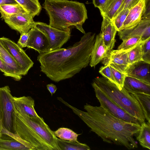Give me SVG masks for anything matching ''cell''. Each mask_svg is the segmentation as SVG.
Masks as SVG:
<instances>
[{"label":"cell","instance_id":"cell-1","mask_svg":"<svg viewBox=\"0 0 150 150\" xmlns=\"http://www.w3.org/2000/svg\"><path fill=\"white\" fill-rule=\"evenodd\" d=\"M59 100L70 108L104 142L123 146L129 149L137 148L134 137L138 135L141 124L118 119L100 106L86 103L84 106L85 112L70 105L62 98Z\"/></svg>","mask_w":150,"mask_h":150},{"label":"cell","instance_id":"cell-2","mask_svg":"<svg viewBox=\"0 0 150 150\" xmlns=\"http://www.w3.org/2000/svg\"><path fill=\"white\" fill-rule=\"evenodd\" d=\"M95 36L85 33L71 46L39 54L41 71L56 82L72 77L89 64Z\"/></svg>","mask_w":150,"mask_h":150},{"label":"cell","instance_id":"cell-3","mask_svg":"<svg viewBox=\"0 0 150 150\" xmlns=\"http://www.w3.org/2000/svg\"><path fill=\"white\" fill-rule=\"evenodd\" d=\"M42 6L51 26L65 31L75 28L85 33L83 25L88 16L84 3L69 0H45Z\"/></svg>","mask_w":150,"mask_h":150},{"label":"cell","instance_id":"cell-4","mask_svg":"<svg viewBox=\"0 0 150 150\" xmlns=\"http://www.w3.org/2000/svg\"><path fill=\"white\" fill-rule=\"evenodd\" d=\"M15 110V130L19 138L37 150H60L57 138L42 117H31Z\"/></svg>","mask_w":150,"mask_h":150},{"label":"cell","instance_id":"cell-5","mask_svg":"<svg viewBox=\"0 0 150 150\" xmlns=\"http://www.w3.org/2000/svg\"><path fill=\"white\" fill-rule=\"evenodd\" d=\"M93 81L110 99L137 119L141 124L145 122V118L141 105L132 93L123 87L120 90L116 85L103 77H96Z\"/></svg>","mask_w":150,"mask_h":150},{"label":"cell","instance_id":"cell-6","mask_svg":"<svg viewBox=\"0 0 150 150\" xmlns=\"http://www.w3.org/2000/svg\"><path fill=\"white\" fill-rule=\"evenodd\" d=\"M13 98L8 86L0 87V106L3 129L9 133L16 135Z\"/></svg>","mask_w":150,"mask_h":150},{"label":"cell","instance_id":"cell-7","mask_svg":"<svg viewBox=\"0 0 150 150\" xmlns=\"http://www.w3.org/2000/svg\"><path fill=\"white\" fill-rule=\"evenodd\" d=\"M35 26L43 33L48 40L49 45L47 52L61 48L70 38L71 31L61 30L44 23L35 22Z\"/></svg>","mask_w":150,"mask_h":150},{"label":"cell","instance_id":"cell-8","mask_svg":"<svg viewBox=\"0 0 150 150\" xmlns=\"http://www.w3.org/2000/svg\"><path fill=\"white\" fill-rule=\"evenodd\" d=\"M96 97L100 106L106 109L112 115L124 121L141 124L139 121L110 99L93 81L92 84Z\"/></svg>","mask_w":150,"mask_h":150},{"label":"cell","instance_id":"cell-9","mask_svg":"<svg viewBox=\"0 0 150 150\" xmlns=\"http://www.w3.org/2000/svg\"><path fill=\"white\" fill-rule=\"evenodd\" d=\"M0 43L20 66L23 76L27 74L34 63L22 48L10 39L4 37L0 38Z\"/></svg>","mask_w":150,"mask_h":150},{"label":"cell","instance_id":"cell-10","mask_svg":"<svg viewBox=\"0 0 150 150\" xmlns=\"http://www.w3.org/2000/svg\"><path fill=\"white\" fill-rule=\"evenodd\" d=\"M37 150L34 146L4 129L0 137V150Z\"/></svg>","mask_w":150,"mask_h":150},{"label":"cell","instance_id":"cell-11","mask_svg":"<svg viewBox=\"0 0 150 150\" xmlns=\"http://www.w3.org/2000/svg\"><path fill=\"white\" fill-rule=\"evenodd\" d=\"M4 21L12 29L18 31L21 34L27 33L35 26V23L33 17L27 12L13 16Z\"/></svg>","mask_w":150,"mask_h":150},{"label":"cell","instance_id":"cell-12","mask_svg":"<svg viewBox=\"0 0 150 150\" xmlns=\"http://www.w3.org/2000/svg\"><path fill=\"white\" fill-rule=\"evenodd\" d=\"M118 32L120 39L122 41L132 36H138L143 41L150 38V18H142L136 25Z\"/></svg>","mask_w":150,"mask_h":150},{"label":"cell","instance_id":"cell-13","mask_svg":"<svg viewBox=\"0 0 150 150\" xmlns=\"http://www.w3.org/2000/svg\"><path fill=\"white\" fill-rule=\"evenodd\" d=\"M102 61L104 65L111 64L117 70L125 73L130 65L127 52L118 50L110 51Z\"/></svg>","mask_w":150,"mask_h":150},{"label":"cell","instance_id":"cell-14","mask_svg":"<svg viewBox=\"0 0 150 150\" xmlns=\"http://www.w3.org/2000/svg\"><path fill=\"white\" fill-rule=\"evenodd\" d=\"M28 32L29 37L26 47L35 50L39 54L47 52L49 44L45 35L35 26Z\"/></svg>","mask_w":150,"mask_h":150},{"label":"cell","instance_id":"cell-15","mask_svg":"<svg viewBox=\"0 0 150 150\" xmlns=\"http://www.w3.org/2000/svg\"><path fill=\"white\" fill-rule=\"evenodd\" d=\"M150 64L141 61L130 65L125 73L127 76L150 84Z\"/></svg>","mask_w":150,"mask_h":150},{"label":"cell","instance_id":"cell-16","mask_svg":"<svg viewBox=\"0 0 150 150\" xmlns=\"http://www.w3.org/2000/svg\"><path fill=\"white\" fill-rule=\"evenodd\" d=\"M13 101L15 109L18 112L31 117H40L35 109V101L31 97H13Z\"/></svg>","mask_w":150,"mask_h":150},{"label":"cell","instance_id":"cell-17","mask_svg":"<svg viewBox=\"0 0 150 150\" xmlns=\"http://www.w3.org/2000/svg\"><path fill=\"white\" fill-rule=\"evenodd\" d=\"M103 18L100 33L108 53L115 46V37L117 31L110 20L105 17Z\"/></svg>","mask_w":150,"mask_h":150},{"label":"cell","instance_id":"cell-18","mask_svg":"<svg viewBox=\"0 0 150 150\" xmlns=\"http://www.w3.org/2000/svg\"><path fill=\"white\" fill-rule=\"evenodd\" d=\"M108 54L102 35L100 32L96 37L95 42L91 52L89 65L91 67L96 66L106 57Z\"/></svg>","mask_w":150,"mask_h":150},{"label":"cell","instance_id":"cell-19","mask_svg":"<svg viewBox=\"0 0 150 150\" xmlns=\"http://www.w3.org/2000/svg\"><path fill=\"white\" fill-rule=\"evenodd\" d=\"M145 8V0H142L137 5L130 10L121 30L132 28L136 25L141 20Z\"/></svg>","mask_w":150,"mask_h":150},{"label":"cell","instance_id":"cell-20","mask_svg":"<svg viewBox=\"0 0 150 150\" xmlns=\"http://www.w3.org/2000/svg\"><path fill=\"white\" fill-rule=\"evenodd\" d=\"M0 54L1 59L6 64L12 77L16 81H20L23 76L21 68L0 43Z\"/></svg>","mask_w":150,"mask_h":150},{"label":"cell","instance_id":"cell-21","mask_svg":"<svg viewBox=\"0 0 150 150\" xmlns=\"http://www.w3.org/2000/svg\"><path fill=\"white\" fill-rule=\"evenodd\" d=\"M123 87L131 93H142L150 95V84L127 75Z\"/></svg>","mask_w":150,"mask_h":150},{"label":"cell","instance_id":"cell-22","mask_svg":"<svg viewBox=\"0 0 150 150\" xmlns=\"http://www.w3.org/2000/svg\"><path fill=\"white\" fill-rule=\"evenodd\" d=\"M124 0H108L103 7L100 10L102 17L111 21L119 9Z\"/></svg>","mask_w":150,"mask_h":150},{"label":"cell","instance_id":"cell-23","mask_svg":"<svg viewBox=\"0 0 150 150\" xmlns=\"http://www.w3.org/2000/svg\"><path fill=\"white\" fill-rule=\"evenodd\" d=\"M25 12H27L17 3L0 5L1 18L4 20L13 16Z\"/></svg>","mask_w":150,"mask_h":150},{"label":"cell","instance_id":"cell-24","mask_svg":"<svg viewBox=\"0 0 150 150\" xmlns=\"http://www.w3.org/2000/svg\"><path fill=\"white\" fill-rule=\"evenodd\" d=\"M33 18L38 16L42 7L39 0H15Z\"/></svg>","mask_w":150,"mask_h":150},{"label":"cell","instance_id":"cell-25","mask_svg":"<svg viewBox=\"0 0 150 150\" xmlns=\"http://www.w3.org/2000/svg\"><path fill=\"white\" fill-rule=\"evenodd\" d=\"M136 139L143 148L150 149V123L144 122L141 124L140 129Z\"/></svg>","mask_w":150,"mask_h":150},{"label":"cell","instance_id":"cell-26","mask_svg":"<svg viewBox=\"0 0 150 150\" xmlns=\"http://www.w3.org/2000/svg\"><path fill=\"white\" fill-rule=\"evenodd\" d=\"M132 94L139 102L145 119L150 123V95L142 93Z\"/></svg>","mask_w":150,"mask_h":150},{"label":"cell","instance_id":"cell-27","mask_svg":"<svg viewBox=\"0 0 150 150\" xmlns=\"http://www.w3.org/2000/svg\"><path fill=\"white\" fill-rule=\"evenodd\" d=\"M57 142L60 150H90V147L85 143L79 142L65 141L57 138Z\"/></svg>","mask_w":150,"mask_h":150},{"label":"cell","instance_id":"cell-28","mask_svg":"<svg viewBox=\"0 0 150 150\" xmlns=\"http://www.w3.org/2000/svg\"><path fill=\"white\" fill-rule=\"evenodd\" d=\"M54 133L56 137L62 140L79 142L77 137L80 134H77L69 128L61 127L54 131Z\"/></svg>","mask_w":150,"mask_h":150},{"label":"cell","instance_id":"cell-29","mask_svg":"<svg viewBox=\"0 0 150 150\" xmlns=\"http://www.w3.org/2000/svg\"><path fill=\"white\" fill-rule=\"evenodd\" d=\"M143 42L140 36H134L129 37L123 41L118 47L117 50L128 52Z\"/></svg>","mask_w":150,"mask_h":150},{"label":"cell","instance_id":"cell-30","mask_svg":"<svg viewBox=\"0 0 150 150\" xmlns=\"http://www.w3.org/2000/svg\"><path fill=\"white\" fill-rule=\"evenodd\" d=\"M128 58L130 65L142 61L141 43L127 52Z\"/></svg>","mask_w":150,"mask_h":150},{"label":"cell","instance_id":"cell-31","mask_svg":"<svg viewBox=\"0 0 150 150\" xmlns=\"http://www.w3.org/2000/svg\"><path fill=\"white\" fill-rule=\"evenodd\" d=\"M129 11V9L122 10L111 20L117 32L120 31Z\"/></svg>","mask_w":150,"mask_h":150},{"label":"cell","instance_id":"cell-32","mask_svg":"<svg viewBox=\"0 0 150 150\" xmlns=\"http://www.w3.org/2000/svg\"><path fill=\"white\" fill-rule=\"evenodd\" d=\"M108 65L117 83V86L120 90H121L123 87L126 74L117 70L112 65L110 64Z\"/></svg>","mask_w":150,"mask_h":150},{"label":"cell","instance_id":"cell-33","mask_svg":"<svg viewBox=\"0 0 150 150\" xmlns=\"http://www.w3.org/2000/svg\"><path fill=\"white\" fill-rule=\"evenodd\" d=\"M142 61L150 64V38L141 43Z\"/></svg>","mask_w":150,"mask_h":150},{"label":"cell","instance_id":"cell-34","mask_svg":"<svg viewBox=\"0 0 150 150\" xmlns=\"http://www.w3.org/2000/svg\"><path fill=\"white\" fill-rule=\"evenodd\" d=\"M99 72L103 77L107 78L117 86V83L108 64L104 65V66H102L100 68Z\"/></svg>","mask_w":150,"mask_h":150},{"label":"cell","instance_id":"cell-35","mask_svg":"<svg viewBox=\"0 0 150 150\" xmlns=\"http://www.w3.org/2000/svg\"><path fill=\"white\" fill-rule=\"evenodd\" d=\"M142 0H124L119 9L114 16V17L122 10L125 9H130L137 5Z\"/></svg>","mask_w":150,"mask_h":150},{"label":"cell","instance_id":"cell-36","mask_svg":"<svg viewBox=\"0 0 150 150\" xmlns=\"http://www.w3.org/2000/svg\"><path fill=\"white\" fill-rule=\"evenodd\" d=\"M21 34L20 38L17 44L22 48L26 47L29 37V33L28 32L27 33H23Z\"/></svg>","mask_w":150,"mask_h":150},{"label":"cell","instance_id":"cell-37","mask_svg":"<svg viewBox=\"0 0 150 150\" xmlns=\"http://www.w3.org/2000/svg\"><path fill=\"white\" fill-rule=\"evenodd\" d=\"M0 71L4 73V75L5 76L12 77V75L8 71L6 64L1 58H0Z\"/></svg>","mask_w":150,"mask_h":150},{"label":"cell","instance_id":"cell-38","mask_svg":"<svg viewBox=\"0 0 150 150\" xmlns=\"http://www.w3.org/2000/svg\"><path fill=\"white\" fill-rule=\"evenodd\" d=\"M108 0H93V3L95 7L98 8L99 10L104 6Z\"/></svg>","mask_w":150,"mask_h":150},{"label":"cell","instance_id":"cell-39","mask_svg":"<svg viewBox=\"0 0 150 150\" xmlns=\"http://www.w3.org/2000/svg\"><path fill=\"white\" fill-rule=\"evenodd\" d=\"M46 86L47 90L51 93V96L55 93L57 89L56 86L52 83L48 84Z\"/></svg>","mask_w":150,"mask_h":150},{"label":"cell","instance_id":"cell-40","mask_svg":"<svg viewBox=\"0 0 150 150\" xmlns=\"http://www.w3.org/2000/svg\"><path fill=\"white\" fill-rule=\"evenodd\" d=\"M16 3L15 0H0V5Z\"/></svg>","mask_w":150,"mask_h":150},{"label":"cell","instance_id":"cell-41","mask_svg":"<svg viewBox=\"0 0 150 150\" xmlns=\"http://www.w3.org/2000/svg\"><path fill=\"white\" fill-rule=\"evenodd\" d=\"M3 129V127L2 114L0 106V137H1L2 135Z\"/></svg>","mask_w":150,"mask_h":150},{"label":"cell","instance_id":"cell-42","mask_svg":"<svg viewBox=\"0 0 150 150\" xmlns=\"http://www.w3.org/2000/svg\"><path fill=\"white\" fill-rule=\"evenodd\" d=\"M0 58H1V55H0Z\"/></svg>","mask_w":150,"mask_h":150}]
</instances>
